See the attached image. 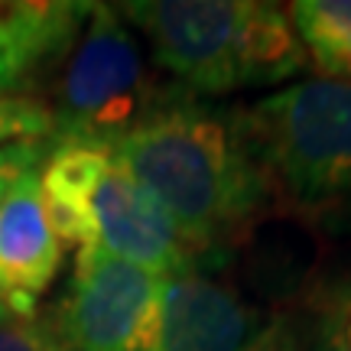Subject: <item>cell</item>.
<instances>
[{
	"instance_id": "obj_1",
	"label": "cell",
	"mask_w": 351,
	"mask_h": 351,
	"mask_svg": "<svg viewBox=\"0 0 351 351\" xmlns=\"http://www.w3.org/2000/svg\"><path fill=\"white\" fill-rule=\"evenodd\" d=\"M111 153L173 221L199 263L225 257L270 205L238 114L208 108L182 88Z\"/></svg>"
},
{
	"instance_id": "obj_8",
	"label": "cell",
	"mask_w": 351,
	"mask_h": 351,
	"mask_svg": "<svg viewBox=\"0 0 351 351\" xmlns=\"http://www.w3.org/2000/svg\"><path fill=\"white\" fill-rule=\"evenodd\" d=\"M65 244L49 221L39 166L23 173L0 205V306L7 315H33L62 270Z\"/></svg>"
},
{
	"instance_id": "obj_13",
	"label": "cell",
	"mask_w": 351,
	"mask_h": 351,
	"mask_svg": "<svg viewBox=\"0 0 351 351\" xmlns=\"http://www.w3.org/2000/svg\"><path fill=\"white\" fill-rule=\"evenodd\" d=\"M46 150H49V140H16V143L0 147V205H3L7 192L13 189V182L20 176L43 166ZM0 319H10L3 313V306H0Z\"/></svg>"
},
{
	"instance_id": "obj_10",
	"label": "cell",
	"mask_w": 351,
	"mask_h": 351,
	"mask_svg": "<svg viewBox=\"0 0 351 351\" xmlns=\"http://www.w3.org/2000/svg\"><path fill=\"white\" fill-rule=\"evenodd\" d=\"M287 10L309 69L326 82L351 85V0H296Z\"/></svg>"
},
{
	"instance_id": "obj_3",
	"label": "cell",
	"mask_w": 351,
	"mask_h": 351,
	"mask_svg": "<svg viewBox=\"0 0 351 351\" xmlns=\"http://www.w3.org/2000/svg\"><path fill=\"white\" fill-rule=\"evenodd\" d=\"M39 189L65 247L111 254L156 276L199 263L173 221L104 147L49 140Z\"/></svg>"
},
{
	"instance_id": "obj_5",
	"label": "cell",
	"mask_w": 351,
	"mask_h": 351,
	"mask_svg": "<svg viewBox=\"0 0 351 351\" xmlns=\"http://www.w3.org/2000/svg\"><path fill=\"white\" fill-rule=\"evenodd\" d=\"M52 111V140L114 150L173 91L156 85L137 36L121 10L91 3L72 49L65 52Z\"/></svg>"
},
{
	"instance_id": "obj_12",
	"label": "cell",
	"mask_w": 351,
	"mask_h": 351,
	"mask_svg": "<svg viewBox=\"0 0 351 351\" xmlns=\"http://www.w3.org/2000/svg\"><path fill=\"white\" fill-rule=\"evenodd\" d=\"M52 111L46 101L33 98H0V147L16 140H52Z\"/></svg>"
},
{
	"instance_id": "obj_11",
	"label": "cell",
	"mask_w": 351,
	"mask_h": 351,
	"mask_svg": "<svg viewBox=\"0 0 351 351\" xmlns=\"http://www.w3.org/2000/svg\"><path fill=\"white\" fill-rule=\"evenodd\" d=\"M0 351H72L56 309L0 319Z\"/></svg>"
},
{
	"instance_id": "obj_2",
	"label": "cell",
	"mask_w": 351,
	"mask_h": 351,
	"mask_svg": "<svg viewBox=\"0 0 351 351\" xmlns=\"http://www.w3.org/2000/svg\"><path fill=\"white\" fill-rule=\"evenodd\" d=\"M117 10L189 95L280 85L309 69L289 10L270 0H137Z\"/></svg>"
},
{
	"instance_id": "obj_9",
	"label": "cell",
	"mask_w": 351,
	"mask_h": 351,
	"mask_svg": "<svg viewBox=\"0 0 351 351\" xmlns=\"http://www.w3.org/2000/svg\"><path fill=\"white\" fill-rule=\"evenodd\" d=\"M91 3L0 0V98H26L72 49Z\"/></svg>"
},
{
	"instance_id": "obj_6",
	"label": "cell",
	"mask_w": 351,
	"mask_h": 351,
	"mask_svg": "<svg viewBox=\"0 0 351 351\" xmlns=\"http://www.w3.org/2000/svg\"><path fill=\"white\" fill-rule=\"evenodd\" d=\"M163 283L166 276L82 247L56 306L72 351H163Z\"/></svg>"
},
{
	"instance_id": "obj_14",
	"label": "cell",
	"mask_w": 351,
	"mask_h": 351,
	"mask_svg": "<svg viewBox=\"0 0 351 351\" xmlns=\"http://www.w3.org/2000/svg\"><path fill=\"white\" fill-rule=\"evenodd\" d=\"M322 315H326L328 328L335 332L341 351H351V296H339V300H332V306H328Z\"/></svg>"
},
{
	"instance_id": "obj_7",
	"label": "cell",
	"mask_w": 351,
	"mask_h": 351,
	"mask_svg": "<svg viewBox=\"0 0 351 351\" xmlns=\"http://www.w3.org/2000/svg\"><path fill=\"white\" fill-rule=\"evenodd\" d=\"M163 351H300V328L192 263L163 283Z\"/></svg>"
},
{
	"instance_id": "obj_4",
	"label": "cell",
	"mask_w": 351,
	"mask_h": 351,
	"mask_svg": "<svg viewBox=\"0 0 351 351\" xmlns=\"http://www.w3.org/2000/svg\"><path fill=\"white\" fill-rule=\"evenodd\" d=\"M270 202L302 218L351 215V85L306 78L238 114Z\"/></svg>"
},
{
	"instance_id": "obj_15",
	"label": "cell",
	"mask_w": 351,
	"mask_h": 351,
	"mask_svg": "<svg viewBox=\"0 0 351 351\" xmlns=\"http://www.w3.org/2000/svg\"><path fill=\"white\" fill-rule=\"evenodd\" d=\"M300 351H341L335 332H332L328 322H326V315H319V319H315V326H313L309 335H302L300 332Z\"/></svg>"
}]
</instances>
